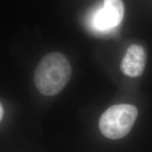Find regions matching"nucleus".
Wrapping results in <instances>:
<instances>
[{"instance_id":"nucleus-1","label":"nucleus","mask_w":152,"mask_h":152,"mask_svg":"<svg viewBox=\"0 0 152 152\" xmlns=\"http://www.w3.org/2000/svg\"><path fill=\"white\" fill-rule=\"evenodd\" d=\"M72 68L63 54L52 52L47 54L36 68L34 81L39 92L46 96L58 94L69 82Z\"/></svg>"},{"instance_id":"nucleus-5","label":"nucleus","mask_w":152,"mask_h":152,"mask_svg":"<svg viewBox=\"0 0 152 152\" xmlns=\"http://www.w3.org/2000/svg\"><path fill=\"white\" fill-rule=\"evenodd\" d=\"M3 114H4V109H3V106L1 105V104L0 103V121H1V118L3 117Z\"/></svg>"},{"instance_id":"nucleus-3","label":"nucleus","mask_w":152,"mask_h":152,"mask_svg":"<svg viewBox=\"0 0 152 152\" xmlns=\"http://www.w3.org/2000/svg\"><path fill=\"white\" fill-rule=\"evenodd\" d=\"M125 13L122 0H104V6L95 12L92 26L99 31H107L121 23Z\"/></svg>"},{"instance_id":"nucleus-2","label":"nucleus","mask_w":152,"mask_h":152,"mask_svg":"<svg viewBox=\"0 0 152 152\" xmlns=\"http://www.w3.org/2000/svg\"><path fill=\"white\" fill-rule=\"evenodd\" d=\"M138 115L137 109L131 104H116L101 115L99 129L106 137L118 140L130 132Z\"/></svg>"},{"instance_id":"nucleus-4","label":"nucleus","mask_w":152,"mask_h":152,"mask_svg":"<svg viewBox=\"0 0 152 152\" xmlns=\"http://www.w3.org/2000/svg\"><path fill=\"white\" fill-rule=\"evenodd\" d=\"M146 59L147 56L143 47L132 45L128 47L121 62V71L130 77H140L144 71Z\"/></svg>"}]
</instances>
